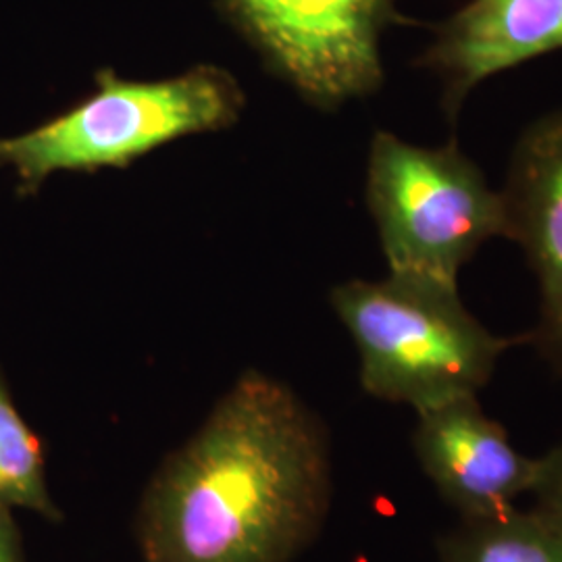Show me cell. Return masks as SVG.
Masks as SVG:
<instances>
[{"instance_id": "cell-1", "label": "cell", "mask_w": 562, "mask_h": 562, "mask_svg": "<svg viewBox=\"0 0 562 562\" xmlns=\"http://www.w3.org/2000/svg\"><path fill=\"white\" fill-rule=\"evenodd\" d=\"M331 504L322 419L285 383L246 371L142 492V562H294Z\"/></svg>"}, {"instance_id": "cell-2", "label": "cell", "mask_w": 562, "mask_h": 562, "mask_svg": "<svg viewBox=\"0 0 562 562\" xmlns=\"http://www.w3.org/2000/svg\"><path fill=\"white\" fill-rule=\"evenodd\" d=\"M331 306L359 352L362 390L422 413L477 396L504 352L522 338L492 334L459 288L390 276L334 288Z\"/></svg>"}, {"instance_id": "cell-3", "label": "cell", "mask_w": 562, "mask_h": 562, "mask_svg": "<svg viewBox=\"0 0 562 562\" xmlns=\"http://www.w3.org/2000/svg\"><path fill=\"white\" fill-rule=\"evenodd\" d=\"M241 106L238 81L215 65L150 81L104 69L83 101L20 136L0 138V167L18 176L21 192H36L55 173L127 167L171 142L225 130Z\"/></svg>"}, {"instance_id": "cell-4", "label": "cell", "mask_w": 562, "mask_h": 562, "mask_svg": "<svg viewBox=\"0 0 562 562\" xmlns=\"http://www.w3.org/2000/svg\"><path fill=\"white\" fill-rule=\"evenodd\" d=\"M364 199L387 273L459 288L462 267L508 234L506 204L459 142L419 146L378 132Z\"/></svg>"}, {"instance_id": "cell-5", "label": "cell", "mask_w": 562, "mask_h": 562, "mask_svg": "<svg viewBox=\"0 0 562 562\" xmlns=\"http://www.w3.org/2000/svg\"><path fill=\"white\" fill-rule=\"evenodd\" d=\"M269 69L317 109L382 88V44L396 0H220Z\"/></svg>"}, {"instance_id": "cell-6", "label": "cell", "mask_w": 562, "mask_h": 562, "mask_svg": "<svg viewBox=\"0 0 562 562\" xmlns=\"http://www.w3.org/2000/svg\"><path fill=\"white\" fill-rule=\"evenodd\" d=\"M562 50V0H467L434 27L415 60L440 86V106L459 120L487 80Z\"/></svg>"}, {"instance_id": "cell-7", "label": "cell", "mask_w": 562, "mask_h": 562, "mask_svg": "<svg viewBox=\"0 0 562 562\" xmlns=\"http://www.w3.org/2000/svg\"><path fill=\"white\" fill-rule=\"evenodd\" d=\"M413 450L423 473L461 519L513 508L531 494L538 459L521 454L504 425L485 415L477 396L417 413Z\"/></svg>"}, {"instance_id": "cell-8", "label": "cell", "mask_w": 562, "mask_h": 562, "mask_svg": "<svg viewBox=\"0 0 562 562\" xmlns=\"http://www.w3.org/2000/svg\"><path fill=\"white\" fill-rule=\"evenodd\" d=\"M506 240L521 246L540 290V317L522 341L562 375V106L515 142L506 181Z\"/></svg>"}, {"instance_id": "cell-9", "label": "cell", "mask_w": 562, "mask_h": 562, "mask_svg": "<svg viewBox=\"0 0 562 562\" xmlns=\"http://www.w3.org/2000/svg\"><path fill=\"white\" fill-rule=\"evenodd\" d=\"M442 562H562V531L540 510L517 506L461 519L438 540Z\"/></svg>"}, {"instance_id": "cell-10", "label": "cell", "mask_w": 562, "mask_h": 562, "mask_svg": "<svg viewBox=\"0 0 562 562\" xmlns=\"http://www.w3.org/2000/svg\"><path fill=\"white\" fill-rule=\"evenodd\" d=\"M0 504L59 521L60 508L46 482L42 443L21 417L0 375Z\"/></svg>"}, {"instance_id": "cell-11", "label": "cell", "mask_w": 562, "mask_h": 562, "mask_svg": "<svg viewBox=\"0 0 562 562\" xmlns=\"http://www.w3.org/2000/svg\"><path fill=\"white\" fill-rule=\"evenodd\" d=\"M531 496L536 498L533 508L562 531V442L538 459V477Z\"/></svg>"}, {"instance_id": "cell-12", "label": "cell", "mask_w": 562, "mask_h": 562, "mask_svg": "<svg viewBox=\"0 0 562 562\" xmlns=\"http://www.w3.org/2000/svg\"><path fill=\"white\" fill-rule=\"evenodd\" d=\"M0 562H27L11 508L0 504Z\"/></svg>"}]
</instances>
